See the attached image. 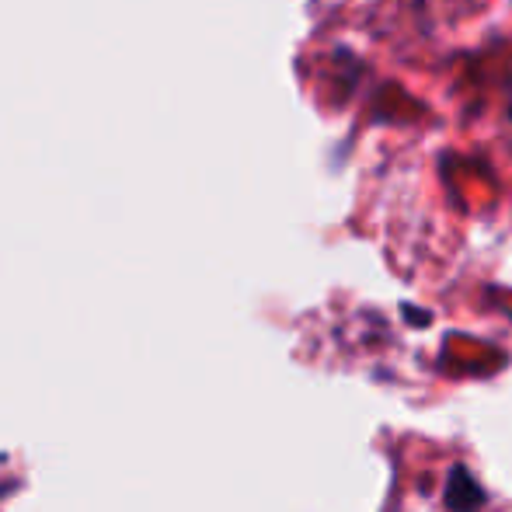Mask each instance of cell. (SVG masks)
Instances as JSON below:
<instances>
[{
  "label": "cell",
  "mask_w": 512,
  "mask_h": 512,
  "mask_svg": "<svg viewBox=\"0 0 512 512\" xmlns=\"http://www.w3.org/2000/svg\"><path fill=\"white\" fill-rule=\"evenodd\" d=\"M446 502H450V509H457V512H471L474 506H478V502H485V492H481V488L474 485L471 474H467L464 467H457V471L450 474Z\"/></svg>",
  "instance_id": "6da1fadb"
}]
</instances>
